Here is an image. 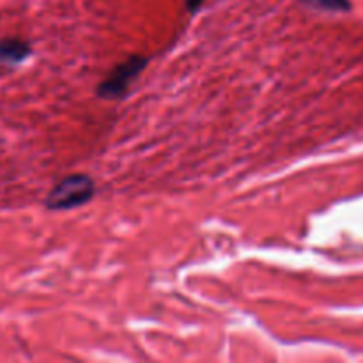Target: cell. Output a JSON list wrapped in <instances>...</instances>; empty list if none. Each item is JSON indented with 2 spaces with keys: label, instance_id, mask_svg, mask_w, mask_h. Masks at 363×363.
I'll return each mask as SVG.
<instances>
[{
  "label": "cell",
  "instance_id": "1",
  "mask_svg": "<svg viewBox=\"0 0 363 363\" xmlns=\"http://www.w3.org/2000/svg\"><path fill=\"white\" fill-rule=\"evenodd\" d=\"M94 197V183L91 177L74 174L60 181L46 197V206L55 211L62 209H74L87 204Z\"/></svg>",
  "mask_w": 363,
  "mask_h": 363
},
{
  "label": "cell",
  "instance_id": "2",
  "mask_svg": "<svg viewBox=\"0 0 363 363\" xmlns=\"http://www.w3.org/2000/svg\"><path fill=\"white\" fill-rule=\"evenodd\" d=\"M145 64H147V59H145V57H131V59L121 62L119 66L106 77V80H103V84L99 85L98 94L106 99L121 98V96L128 91L131 82L142 73Z\"/></svg>",
  "mask_w": 363,
  "mask_h": 363
},
{
  "label": "cell",
  "instance_id": "3",
  "mask_svg": "<svg viewBox=\"0 0 363 363\" xmlns=\"http://www.w3.org/2000/svg\"><path fill=\"white\" fill-rule=\"evenodd\" d=\"M30 55V46L21 39H2L0 41V62L18 64Z\"/></svg>",
  "mask_w": 363,
  "mask_h": 363
},
{
  "label": "cell",
  "instance_id": "4",
  "mask_svg": "<svg viewBox=\"0 0 363 363\" xmlns=\"http://www.w3.org/2000/svg\"><path fill=\"white\" fill-rule=\"evenodd\" d=\"M303 2L312 7L326 11H344L347 7L346 0H303Z\"/></svg>",
  "mask_w": 363,
  "mask_h": 363
},
{
  "label": "cell",
  "instance_id": "5",
  "mask_svg": "<svg viewBox=\"0 0 363 363\" xmlns=\"http://www.w3.org/2000/svg\"><path fill=\"white\" fill-rule=\"evenodd\" d=\"M202 0H188V6L191 7V9H197L199 6H201Z\"/></svg>",
  "mask_w": 363,
  "mask_h": 363
}]
</instances>
